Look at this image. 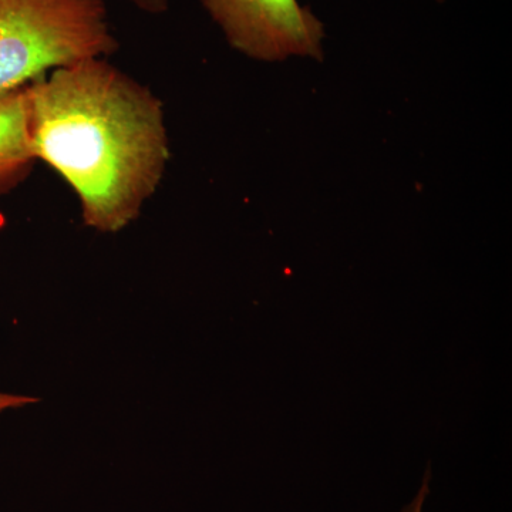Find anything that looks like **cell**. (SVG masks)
<instances>
[{"label": "cell", "mask_w": 512, "mask_h": 512, "mask_svg": "<svg viewBox=\"0 0 512 512\" xmlns=\"http://www.w3.org/2000/svg\"><path fill=\"white\" fill-rule=\"evenodd\" d=\"M28 90L33 154L76 192L84 225L114 234L137 220L170 160L163 101L104 59Z\"/></svg>", "instance_id": "6da1fadb"}, {"label": "cell", "mask_w": 512, "mask_h": 512, "mask_svg": "<svg viewBox=\"0 0 512 512\" xmlns=\"http://www.w3.org/2000/svg\"><path fill=\"white\" fill-rule=\"evenodd\" d=\"M117 46L103 0H0V93Z\"/></svg>", "instance_id": "7a4b0ae2"}, {"label": "cell", "mask_w": 512, "mask_h": 512, "mask_svg": "<svg viewBox=\"0 0 512 512\" xmlns=\"http://www.w3.org/2000/svg\"><path fill=\"white\" fill-rule=\"evenodd\" d=\"M232 49L259 62L323 60L322 20L299 0H201Z\"/></svg>", "instance_id": "3957f363"}, {"label": "cell", "mask_w": 512, "mask_h": 512, "mask_svg": "<svg viewBox=\"0 0 512 512\" xmlns=\"http://www.w3.org/2000/svg\"><path fill=\"white\" fill-rule=\"evenodd\" d=\"M28 86L0 93V195L26 180L36 163Z\"/></svg>", "instance_id": "277c9868"}, {"label": "cell", "mask_w": 512, "mask_h": 512, "mask_svg": "<svg viewBox=\"0 0 512 512\" xmlns=\"http://www.w3.org/2000/svg\"><path fill=\"white\" fill-rule=\"evenodd\" d=\"M430 480H431V470L427 468L426 474H424L423 483H421V487L419 493L416 494V497L413 498L412 503L407 504L406 507L403 508L402 512H423L424 504H426L427 497L430 494Z\"/></svg>", "instance_id": "5b68a950"}, {"label": "cell", "mask_w": 512, "mask_h": 512, "mask_svg": "<svg viewBox=\"0 0 512 512\" xmlns=\"http://www.w3.org/2000/svg\"><path fill=\"white\" fill-rule=\"evenodd\" d=\"M36 397L20 396V394L0 393V413L6 410L20 409L36 403Z\"/></svg>", "instance_id": "8992f818"}, {"label": "cell", "mask_w": 512, "mask_h": 512, "mask_svg": "<svg viewBox=\"0 0 512 512\" xmlns=\"http://www.w3.org/2000/svg\"><path fill=\"white\" fill-rule=\"evenodd\" d=\"M133 3L136 8L144 10L147 13H163L168 8V0H128Z\"/></svg>", "instance_id": "52a82bcc"}]
</instances>
